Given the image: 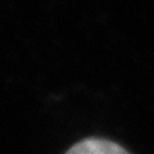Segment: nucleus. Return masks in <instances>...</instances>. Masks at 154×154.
<instances>
[{"label":"nucleus","instance_id":"f257e3e1","mask_svg":"<svg viewBox=\"0 0 154 154\" xmlns=\"http://www.w3.org/2000/svg\"><path fill=\"white\" fill-rule=\"evenodd\" d=\"M66 154H130L118 144L104 139H86L73 145Z\"/></svg>","mask_w":154,"mask_h":154}]
</instances>
